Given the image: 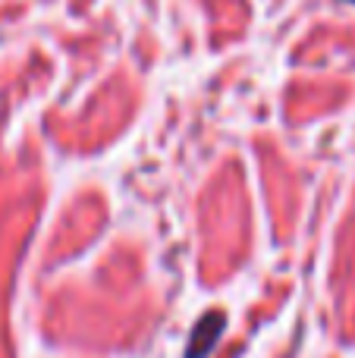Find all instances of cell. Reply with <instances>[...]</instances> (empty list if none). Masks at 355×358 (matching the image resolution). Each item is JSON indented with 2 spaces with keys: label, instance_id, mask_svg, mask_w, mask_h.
Masks as SVG:
<instances>
[{
  "label": "cell",
  "instance_id": "obj_1",
  "mask_svg": "<svg viewBox=\"0 0 355 358\" xmlns=\"http://www.w3.org/2000/svg\"><path fill=\"white\" fill-rule=\"evenodd\" d=\"M220 327H224V315L220 311H211L205 321H198L192 334V343H189V358H205L214 349V343L220 340Z\"/></svg>",
  "mask_w": 355,
  "mask_h": 358
}]
</instances>
